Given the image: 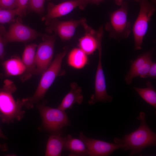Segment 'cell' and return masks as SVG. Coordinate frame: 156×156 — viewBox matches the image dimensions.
<instances>
[{
	"mask_svg": "<svg viewBox=\"0 0 156 156\" xmlns=\"http://www.w3.org/2000/svg\"><path fill=\"white\" fill-rule=\"evenodd\" d=\"M146 114L140 112L137 119L140 121L139 127L135 131L126 134L122 138H115V143L120 145L124 150H130V155L140 153L142 150L148 146L156 144V134L147 125L145 120Z\"/></svg>",
	"mask_w": 156,
	"mask_h": 156,
	"instance_id": "cell-1",
	"label": "cell"
},
{
	"mask_svg": "<svg viewBox=\"0 0 156 156\" xmlns=\"http://www.w3.org/2000/svg\"><path fill=\"white\" fill-rule=\"evenodd\" d=\"M3 85L0 88V117L3 123L9 124L14 120L20 121L23 117L25 111L22 110L25 98L15 100L13 94L16 90L13 82L5 80Z\"/></svg>",
	"mask_w": 156,
	"mask_h": 156,
	"instance_id": "cell-2",
	"label": "cell"
},
{
	"mask_svg": "<svg viewBox=\"0 0 156 156\" xmlns=\"http://www.w3.org/2000/svg\"><path fill=\"white\" fill-rule=\"evenodd\" d=\"M67 48L57 54L48 68L42 74L36 90L31 96L26 97L24 106L28 109L32 108L35 103L42 99L47 91L61 71L63 59L66 55Z\"/></svg>",
	"mask_w": 156,
	"mask_h": 156,
	"instance_id": "cell-3",
	"label": "cell"
},
{
	"mask_svg": "<svg viewBox=\"0 0 156 156\" xmlns=\"http://www.w3.org/2000/svg\"><path fill=\"white\" fill-rule=\"evenodd\" d=\"M140 6L138 16L134 24L132 31L134 49L141 48L143 40L147 31L149 23L154 14L156 7V0H135Z\"/></svg>",
	"mask_w": 156,
	"mask_h": 156,
	"instance_id": "cell-4",
	"label": "cell"
},
{
	"mask_svg": "<svg viewBox=\"0 0 156 156\" xmlns=\"http://www.w3.org/2000/svg\"><path fill=\"white\" fill-rule=\"evenodd\" d=\"M120 5L119 9L110 14L109 20L105 26L110 37L118 41L127 38L131 31V24L128 20L127 3L124 2Z\"/></svg>",
	"mask_w": 156,
	"mask_h": 156,
	"instance_id": "cell-5",
	"label": "cell"
},
{
	"mask_svg": "<svg viewBox=\"0 0 156 156\" xmlns=\"http://www.w3.org/2000/svg\"><path fill=\"white\" fill-rule=\"evenodd\" d=\"M37 108L42 120L41 129L51 134L60 133L63 127L69 125L68 118L64 111L44 104L38 105Z\"/></svg>",
	"mask_w": 156,
	"mask_h": 156,
	"instance_id": "cell-6",
	"label": "cell"
},
{
	"mask_svg": "<svg viewBox=\"0 0 156 156\" xmlns=\"http://www.w3.org/2000/svg\"><path fill=\"white\" fill-rule=\"evenodd\" d=\"M55 40L54 35H45L36 51V70L35 75H40L48 68L51 63Z\"/></svg>",
	"mask_w": 156,
	"mask_h": 156,
	"instance_id": "cell-7",
	"label": "cell"
},
{
	"mask_svg": "<svg viewBox=\"0 0 156 156\" xmlns=\"http://www.w3.org/2000/svg\"><path fill=\"white\" fill-rule=\"evenodd\" d=\"M102 47H99V60L95 80V92L88 101L90 105H92L98 102L112 101L113 97L109 95L107 92L105 77L102 63Z\"/></svg>",
	"mask_w": 156,
	"mask_h": 156,
	"instance_id": "cell-8",
	"label": "cell"
},
{
	"mask_svg": "<svg viewBox=\"0 0 156 156\" xmlns=\"http://www.w3.org/2000/svg\"><path fill=\"white\" fill-rule=\"evenodd\" d=\"M49 26V32H54L64 41L70 40L74 35L76 29L79 25L83 26L86 23V20L82 18L79 20L60 21L56 18L46 22Z\"/></svg>",
	"mask_w": 156,
	"mask_h": 156,
	"instance_id": "cell-9",
	"label": "cell"
},
{
	"mask_svg": "<svg viewBox=\"0 0 156 156\" xmlns=\"http://www.w3.org/2000/svg\"><path fill=\"white\" fill-rule=\"evenodd\" d=\"M41 34L35 30L21 23L18 20L12 23L4 36L6 44L11 42H25L33 40Z\"/></svg>",
	"mask_w": 156,
	"mask_h": 156,
	"instance_id": "cell-10",
	"label": "cell"
},
{
	"mask_svg": "<svg viewBox=\"0 0 156 156\" xmlns=\"http://www.w3.org/2000/svg\"><path fill=\"white\" fill-rule=\"evenodd\" d=\"M79 139L84 144L90 156H107L116 150L121 148V146L115 143L88 138L80 132Z\"/></svg>",
	"mask_w": 156,
	"mask_h": 156,
	"instance_id": "cell-11",
	"label": "cell"
},
{
	"mask_svg": "<svg viewBox=\"0 0 156 156\" xmlns=\"http://www.w3.org/2000/svg\"><path fill=\"white\" fill-rule=\"evenodd\" d=\"M89 4V0H71L56 5L49 3L48 6L47 13L43 17L42 20L47 22L65 15L78 7L83 10Z\"/></svg>",
	"mask_w": 156,
	"mask_h": 156,
	"instance_id": "cell-12",
	"label": "cell"
},
{
	"mask_svg": "<svg viewBox=\"0 0 156 156\" xmlns=\"http://www.w3.org/2000/svg\"><path fill=\"white\" fill-rule=\"evenodd\" d=\"M86 31L85 35L79 40L80 48L87 55L92 54L101 45L103 28L101 26L96 31L87 24L83 26Z\"/></svg>",
	"mask_w": 156,
	"mask_h": 156,
	"instance_id": "cell-13",
	"label": "cell"
},
{
	"mask_svg": "<svg viewBox=\"0 0 156 156\" xmlns=\"http://www.w3.org/2000/svg\"><path fill=\"white\" fill-rule=\"evenodd\" d=\"M37 46L35 44H31L26 46L24 50L21 60L25 70L23 73L19 76L20 79L23 82L29 79L33 75L35 74L36 49Z\"/></svg>",
	"mask_w": 156,
	"mask_h": 156,
	"instance_id": "cell-14",
	"label": "cell"
},
{
	"mask_svg": "<svg viewBox=\"0 0 156 156\" xmlns=\"http://www.w3.org/2000/svg\"><path fill=\"white\" fill-rule=\"evenodd\" d=\"M71 138L70 135L63 138L60 133L51 134L48 140L45 156H61L65 143Z\"/></svg>",
	"mask_w": 156,
	"mask_h": 156,
	"instance_id": "cell-15",
	"label": "cell"
},
{
	"mask_svg": "<svg viewBox=\"0 0 156 156\" xmlns=\"http://www.w3.org/2000/svg\"><path fill=\"white\" fill-rule=\"evenodd\" d=\"M70 91L66 95L57 108L65 111L71 108L75 103L81 104L83 99L81 88L77 84L72 83L70 85Z\"/></svg>",
	"mask_w": 156,
	"mask_h": 156,
	"instance_id": "cell-16",
	"label": "cell"
},
{
	"mask_svg": "<svg viewBox=\"0 0 156 156\" xmlns=\"http://www.w3.org/2000/svg\"><path fill=\"white\" fill-rule=\"evenodd\" d=\"M2 66L5 74L8 76H20L25 70L21 59L17 57H12L4 62Z\"/></svg>",
	"mask_w": 156,
	"mask_h": 156,
	"instance_id": "cell-17",
	"label": "cell"
},
{
	"mask_svg": "<svg viewBox=\"0 0 156 156\" xmlns=\"http://www.w3.org/2000/svg\"><path fill=\"white\" fill-rule=\"evenodd\" d=\"M63 150L69 151V156H88L87 148L80 139L71 138L65 143Z\"/></svg>",
	"mask_w": 156,
	"mask_h": 156,
	"instance_id": "cell-18",
	"label": "cell"
},
{
	"mask_svg": "<svg viewBox=\"0 0 156 156\" xmlns=\"http://www.w3.org/2000/svg\"><path fill=\"white\" fill-rule=\"evenodd\" d=\"M87 55L80 48H74L68 55V63L69 66L75 68H82L88 62Z\"/></svg>",
	"mask_w": 156,
	"mask_h": 156,
	"instance_id": "cell-19",
	"label": "cell"
},
{
	"mask_svg": "<svg viewBox=\"0 0 156 156\" xmlns=\"http://www.w3.org/2000/svg\"><path fill=\"white\" fill-rule=\"evenodd\" d=\"M146 88L133 87L140 97L149 104L156 108V91L151 82L148 81Z\"/></svg>",
	"mask_w": 156,
	"mask_h": 156,
	"instance_id": "cell-20",
	"label": "cell"
},
{
	"mask_svg": "<svg viewBox=\"0 0 156 156\" xmlns=\"http://www.w3.org/2000/svg\"><path fill=\"white\" fill-rule=\"evenodd\" d=\"M152 62V59H150L131 72L128 73L125 77V80L127 84H131L133 78L136 77L145 78Z\"/></svg>",
	"mask_w": 156,
	"mask_h": 156,
	"instance_id": "cell-21",
	"label": "cell"
},
{
	"mask_svg": "<svg viewBox=\"0 0 156 156\" xmlns=\"http://www.w3.org/2000/svg\"><path fill=\"white\" fill-rule=\"evenodd\" d=\"M154 50V49L152 48L149 51L139 56L131 62L130 69L128 73L131 72L149 60L152 59Z\"/></svg>",
	"mask_w": 156,
	"mask_h": 156,
	"instance_id": "cell-22",
	"label": "cell"
},
{
	"mask_svg": "<svg viewBox=\"0 0 156 156\" xmlns=\"http://www.w3.org/2000/svg\"><path fill=\"white\" fill-rule=\"evenodd\" d=\"M18 15L17 8L13 10L0 9V23H9L12 21L15 16Z\"/></svg>",
	"mask_w": 156,
	"mask_h": 156,
	"instance_id": "cell-23",
	"label": "cell"
},
{
	"mask_svg": "<svg viewBox=\"0 0 156 156\" xmlns=\"http://www.w3.org/2000/svg\"><path fill=\"white\" fill-rule=\"evenodd\" d=\"M47 0H29L27 7L31 10L41 14L44 11V5Z\"/></svg>",
	"mask_w": 156,
	"mask_h": 156,
	"instance_id": "cell-24",
	"label": "cell"
},
{
	"mask_svg": "<svg viewBox=\"0 0 156 156\" xmlns=\"http://www.w3.org/2000/svg\"><path fill=\"white\" fill-rule=\"evenodd\" d=\"M17 8V0H0V9L13 10Z\"/></svg>",
	"mask_w": 156,
	"mask_h": 156,
	"instance_id": "cell-25",
	"label": "cell"
},
{
	"mask_svg": "<svg viewBox=\"0 0 156 156\" xmlns=\"http://www.w3.org/2000/svg\"><path fill=\"white\" fill-rule=\"evenodd\" d=\"M6 31L4 27L0 25V60L3 59L5 54V46L6 45L4 36Z\"/></svg>",
	"mask_w": 156,
	"mask_h": 156,
	"instance_id": "cell-26",
	"label": "cell"
},
{
	"mask_svg": "<svg viewBox=\"0 0 156 156\" xmlns=\"http://www.w3.org/2000/svg\"><path fill=\"white\" fill-rule=\"evenodd\" d=\"M17 1L18 15L22 16L25 13L29 0H17Z\"/></svg>",
	"mask_w": 156,
	"mask_h": 156,
	"instance_id": "cell-27",
	"label": "cell"
},
{
	"mask_svg": "<svg viewBox=\"0 0 156 156\" xmlns=\"http://www.w3.org/2000/svg\"><path fill=\"white\" fill-rule=\"evenodd\" d=\"M151 77L155 78L156 77V63L152 62L149 71L146 76L145 78Z\"/></svg>",
	"mask_w": 156,
	"mask_h": 156,
	"instance_id": "cell-28",
	"label": "cell"
},
{
	"mask_svg": "<svg viewBox=\"0 0 156 156\" xmlns=\"http://www.w3.org/2000/svg\"><path fill=\"white\" fill-rule=\"evenodd\" d=\"M0 150L3 151H5L8 150V147L5 143H0Z\"/></svg>",
	"mask_w": 156,
	"mask_h": 156,
	"instance_id": "cell-29",
	"label": "cell"
},
{
	"mask_svg": "<svg viewBox=\"0 0 156 156\" xmlns=\"http://www.w3.org/2000/svg\"><path fill=\"white\" fill-rule=\"evenodd\" d=\"M103 0H89L90 4L99 5Z\"/></svg>",
	"mask_w": 156,
	"mask_h": 156,
	"instance_id": "cell-30",
	"label": "cell"
},
{
	"mask_svg": "<svg viewBox=\"0 0 156 156\" xmlns=\"http://www.w3.org/2000/svg\"><path fill=\"white\" fill-rule=\"evenodd\" d=\"M0 138H1L4 139H6L7 137L5 135L2 131L0 127Z\"/></svg>",
	"mask_w": 156,
	"mask_h": 156,
	"instance_id": "cell-31",
	"label": "cell"
}]
</instances>
